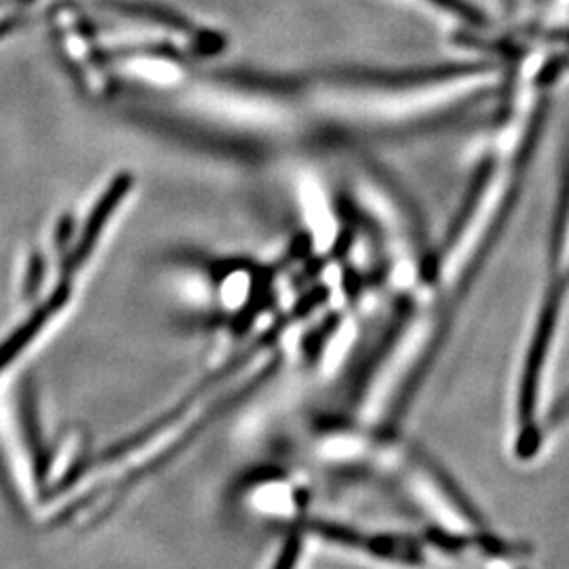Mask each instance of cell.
I'll list each match as a JSON object with an SVG mask.
<instances>
[{
    "instance_id": "cell-2",
    "label": "cell",
    "mask_w": 569,
    "mask_h": 569,
    "mask_svg": "<svg viewBox=\"0 0 569 569\" xmlns=\"http://www.w3.org/2000/svg\"><path fill=\"white\" fill-rule=\"evenodd\" d=\"M430 2L441 7L443 11H448L451 16L468 21L470 26H486V16L479 9H475L467 0H430Z\"/></svg>"
},
{
    "instance_id": "cell-1",
    "label": "cell",
    "mask_w": 569,
    "mask_h": 569,
    "mask_svg": "<svg viewBox=\"0 0 569 569\" xmlns=\"http://www.w3.org/2000/svg\"><path fill=\"white\" fill-rule=\"evenodd\" d=\"M131 183H133L131 173H121V176H117V178L112 180V183L108 186V190L103 192L102 199L96 203L91 216L87 218V224H84V230H82L81 241H79V247L74 249V253H72L68 266L74 268V266L82 264V260L89 256V251L93 249V244L98 241L103 226L112 218L114 209L121 204L122 199L127 197V192L131 190Z\"/></svg>"
}]
</instances>
